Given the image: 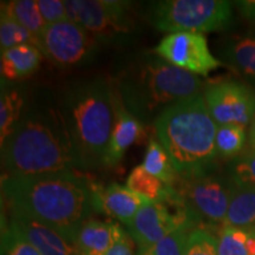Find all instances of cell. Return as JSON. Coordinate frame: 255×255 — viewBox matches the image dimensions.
<instances>
[{
	"mask_svg": "<svg viewBox=\"0 0 255 255\" xmlns=\"http://www.w3.org/2000/svg\"><path fill=\"white\" fill-rule=\"evenodd\" d=\"M228 178L235 187L255 188V150L232 159L228 165Z\"/></svg>",
	"mask_w": 255,
	"mask_h": 255,
	"instance_id": "cell-25",
	"label": "cell"
},
{
	"mask_svg": "<svg viewBox=\"0 0 255 255\" xmlns=\"http://www.w3.org/2000/svg\"><path fill=\"white\" fill-rule=\"evenodd\" d=\"M142 165L148 173L154 175L168 186L174 187V184L176 183L178 178L176 169L169 157L168 152L157 139L150 138L149 141L145 158Z\"/></svg>",
	"mask_w": 255,
	"mask_h": 255,
	"instance_id": "cell-19",
	"label": "cell"
},
{
	"mask_svg": "<svg viewBox=\"0 0 255 255\" xmlns=\"http://www.w3.org/2000/svg\"><path fill=\"white\" fill-rule=\"evenodd\" d=\"M79 255H83V254H79Z\"/></svg>",
	"mask_w": 255,
	"mask_h": 255,
	"instance_id": "cell-34",
	"label": "cell"
},
{
	"mask_svg": "<svg viewBox=\"0 0 255 255\" xmlns=\"http://www.w3.org/2000/svg\"><path fill=\"white\" fill-rule=\"evenodd\" d=\"M41 62V51L32 44H23L1 51V77L17 81L33 73Z\"/></svg>",
	"mask_w": 255,
	"mask_h": 255,
	"instance_id": "cell-15",
	"label": "cell"
},
{
	"mask_svg": "<svg viewBox=\"0 0 255 255\" xmlns=\"http://www.w3.org/2000/svg\"><path fill=\"white\" fill-rule=\"evenodd\" d=\"M248 144H250V149L255 150V116L250 126V131H248Z\"/></svg>",
	"mask_w": 255,
	"mask_h": 255,
	"instance_id": "cell-33",
	"label": "cell"
},
{
	"mask_svg": "<svg viewBox=\"0 0 255 255\" xmlns=\"http://www.w3.org/2000/svg\"><path fill=\"white\" fill-rule=\"evenodd\" d=\"M248 141L246 128L241 126H218L215 137V146L218 157L222 159H234L240 156Z\"/></svg>",
	"mask_w": 255,
	"mask_h": 255,
	"instance_id": "cell-23",
	"label": "cell"
},
{
	"mask_svg": "<svg viewBox=\"0 0 255 255\" xmlns=\"http://www.w3.org/2000/svg\"><path fill=\"white\" fill-rule=\"evenodd\" d=\"M223 226L237 228L255 227V188L234 186Z\"/></svg>",
	"mask_w": 255,
	"mask_h": 255,
	"instance_id": "cell-17",
	"label": "cell"
},
{
	"mask_svg": "<svg viewBox=\"0 0 255 255\" xmlns=\"http://www.w3.org/2000/svg\"><path fill=\"white\" fill-rule=\"evenodd\" d=\"M203 98L218 126H251L255 116V90L238 81L210 84L203 90Z\"/></svg>",
	"mask_w": 255,
	"mask_h": 255,
	"instance_id": "cell-10",
	"label": "cell"
},
{
	"mask_svg": "<svg viewBox=\"0 0 255 255\" xmlns=\"http://www.w3.org/2000/svg\"><path fill=\"white\" fill-rule=\"evenodd\" d=\"M117 223L89 219L83 223L75 245L83 255H105L113 245Z\"/></svg>",
	"mask_w": 255,
	"mask_h": 255,
	"instance_id": "cell-16",
	"label": "cell"
},
{
	"mask_svg": "<svg viewBox=\"0 0 255 255\" xmlns=\"http://www.w3.org/2000/svg\"><path fill=\"white\" fill-rule=\"evenodd\" d=\"M127 187L151 202H159L167 199L173 187L168 186L145 170L143 165H137L127 180Z\"/></svg>",
	"mask_w": 255,
	"mask_h": 255,
	"instance_id": "cell-20",
	"label": "cell"
},
{
	"mask_svg": "<svg viewBox=\"0 0 255 255\" xmlns=\"http://www.w3.org/2000/svg\"><path fill=\"white\" fill-rule=\"evenodd\" d=\"M173 188L182 197L197 225L223 227L234 190L228 177L214 173L178 176Z\"/></svg>",
	"mask_w": 255,
	"mask_h": 255,
	"instance_id": "cell-7",
	"label": "cell"
},
{
	"mask_svg": "<svg viewBox=\"0 0 255 255\" xmlns=\"http://www.w3.org/2000/svg\"><path fill=\"white\" fill-rule=\"evenodd\" d=\"M250 229L223 226L218 237L219 255H248Z\"/></svg>",
	"mask_w": 255,
	"mask_h": 255,
	"instance_id": "cell-27",
	"label": "cell"
},
{
	"mask_svg": "<svg viewBox=\"0 0 255 255\" xmlns=\"http://www.w3.org/2000/svg\"><path fill=\"white\" fill-rule=\"evenodd\" d=\"M1 255H41L7 222L2 223Z\"/></svg>",
	"mask_w": 255,
	"mask_h": 255,
	"instance_id": "cell-29",
	"label": "cell"
},
{
	"mask_svg": "<svg viewBox=\"0 0 255 255\" xmlns=\"http://www.w3.org/2000/svg\"><path fill=\"white\" fill-rule=\"evenodd\" d=\"M253 228H254V229H255V227H253Z\"/></svg>",
	"mask_w": 255,
	"mask_h": 255,
	"instance_id": "cell-35",
	"label": "cell"
},
{
	"mask_svg": "<svg viewBox=\"0 0 255 255\" xmlns=\"http://www.w3.org/2000/svg\"><path fill=\"white\" fill-rule=\"evenodd\" d=\"M70 20L84 28L97 43L119 41L133 28L130 5L115 0H66Z\"/></svg>",
	"mask_w": 255,
	"mask_h": 255,
	"instance_id": "cell-8",
	"label": "cell"
},
{
	"mask_svg": "<svg viewBox=\"0 0 255 255\" xmlns=\"http://www.w3.org/2000/svg\"><path fill=\"white\" fill-rule=\"evenodd\" d=\"M24 107V98L19 91L2 89L0 98V142L1 144L13 132L15 127L21 120V110Z\"/></svg>",
	"mask_w": 255,
	"mask_h": 255,
	"instance_id": "cell-22",
	"label": "cell"
},
{
	"mask_svg": "<svg viewBox=\"0 0 255 255\" xmlns=\"http://www.w3.org/2000/svg\"><path fill=\"white\" fill-rule=\"evenodd\" d=\"M38 8L46 25L69 19L65 2L60 0H37Z\"/></svg>",
	"mask_w": 255,
	"mask_h": 255,
	"instance_id": "cell-30",
	"label": "cell"
},
{
	"mask_svg": "<svg viewBox=\"0 0 255 255\" xmlns=\"http://www.w3.org/2000/svg\"><path fill=\"white\" fill-rule=\"evenodd\" d=\"M9 225L23 235L41 255H79L82 254L73 242L60 233L27 216L11 212Z\"/></svg>",
	"mask_w": 255,
	"mask_h": 255,
	"instance_id": "cell-13",
	"label": "cell"
},
{
	"mask_svg": "<svg viewBox=\"0 0 255 255\" xmlns=\"http://www.w3.org/2000/svg\"><path fill=\"white\" fill-rule=\"evenodd\" d=\"M238 4L245 15L255 19V1H241Z\"/></svg>",
	"mask_w": 255,
	"mask_h": 255,
	"instance_id": "cell-32",
	"label": "cell"
},
{
	"mask_svg": "<svg viewBox=\"0 0 255 255\" xmlns=\"http://www.w3.org/2000/svg\"><path fill=\"white\" fill-rule=\"evenodd\" d=\"M126 109L141 123H150L168 108L203 94L199 76L181 70L161 57H149L132 64L117 81Z\"/></svg>",
	"mask_w": 255,
	"mask_h": 255,
	"instance_id": "cell-4",
	"label": "cell"
},
{
	"mask_svg": "<svg viewBox=\"0 0 255 255\" xmlns=\"http://www.w3.org/2000/svg\"><path fill=\"white\" fill-rule=\"evenodd\" d=\"M95 43L84 28L70 19L46 25L38 37V49L59 68L78 65L90 58Z\"/></svg>",
	"mask_w": 255,
	"mask_h": 255,
	"instance_id": "cell-9",
	"label": "cell"
},
{
	"mask_svg": "<svg viewBox=\"0 0 255 255\" xmlns=\"http://www.w3.org/2000/svg\"><path fill=\"white\" fill-rule=\"evenodd\" d=\"M154 51L165 62L196 76H208L223 65L221 60L210 52L207 38L202 33H169L159 41Z\"/></svg>",
	"mask_w": 255,
	"mask_h": 255,
	"instance_id": "cell-11",
	"label": "cell"
},
{
	"mask_svg": "<svg viewBox=\"0 0 255 255\" xmlns=\"http://www.w3.org/2000/svg\"><path fill=\"white\" fill-rule=\"evenodd\" d=\"M227 62L255 89V39L242 38L232 41L225 51Z\"/></svg>",
	"mask_w": 255,
	"mask_h": 255,
	"instance_id": "cell-21",
	"label": "cell"
},
{
	"mask_svg": "<svg viewBox=\"0 0 255 255\" xmlns=\"http://www.w3.org/2000/svg\"><path fill=\"white\" fill-rule=\"evenodd\" d=\"M92 203L97 212L111 216L128 226L143 206L150 202L127 186L111 183L108 187L91 184Z\"/></svg>",
	"mask_w": 255,
	"mask_h": 255,
	"instance_id": "cell-12",
	"label": "cell"
},
{
	"mask_svg": "<svg viewBox=\"0 0 255 255\" xmlns=\"http://www.w3.org/2000/svg\"><path fill=\"white\" fill-rule=\"evenodd\" d=\"M151 24L161 32L223 31L233 23L232 2L226 0H165L157 1L149 12Z\"/></svg>",
	"mask_w": 255,
	"mask_h": 255,
	"instance_id": "cell-6",
	"label": "cell"
},
{
	"mask_svg": "<svg viewBox=\"0 0 255 255\" xmlns=\"http://www.w3.org/2000/svg\"><path fill=\"white\" fill-rule=\"evenodd\" d=\"M1 190L11 212L55 229L73 244L95 210L90 182L73 171L4 176Z\"/></svg>",
	"mask_w": 255,
	"mask_h": 255,
	"instance_id": "cell-1",
	"label": "cell"
},
{
	"mask_svg": "<svg viewBox=\"0 0 255 255\" xmlns=\"http://www.w3.org/2000/svg\"><path fill=\"white\" fill-rule=\"evenodd\" d=\"M6 176L73 171L83 169L62 113L37 111L25 116L1 144Z\"/></svg>",
	"mask_w": 255,
	"mask_h": 255,
	"instance_id": "cell-2",
	"label": "cell"
},
{
	"mask_svg": "<svg viewBox=\"0 0 255 255\" xmlns=\"http://www.w3.org/2000/svg\"><path fill=\"white\" fill-rule=\"evenodd\" d=\"M155 130L178 176L214 173L218 124L207 108L203 94L168 108L156 120Z\"/></svg>",
	"mask_w": 255,
	"mask_h": 255,
	"instance_id": "cell-3",
	"label": "cell"
},
{
	"mask_svg": "<svg viewBox=\"0 0 255 255\" xmlns=\"http://www.w3.org/2000/svg\"><path fill=\"white\" fill-rule=\"evenodd\" d=\"M190 232L187 228L177 229L151 246L138 250L137 255H184Z\"/></svg>",
	"mask_w": 255,
	"mask_h": 255,
	"instance_id": "cell-26",
	"label": "cell"
},
{
	"mask_svg": "<svg viewBox=\"0 0 255 255\" xmlns=\"http://www.w3.org/2000/svg\"><path fill=\"white\" fill-rule=\"evenodd\" d=\"M62 114L83 169L105 165L115 120L109 83L96 78L73 88Z\"/></svg>",
	"mask_w": 255,
	"mask_h": 255,
	"instance_id": "cell-5",
	"label": "cell"
},
{
	"mask_svg": "<svg viewBox=\"0 0 255 255\" xmlns=\"http://www.w3.org/2000/svg\"><path fill=\"white\" fill-rule=\"evenodd\" d=\"M184 255H219L218 237L199 227L189 233Z\"/></svg>",
	"mask_w": 255,
	"mask_h": 255,
	"instance_id": "cell-28",
	"label": "cell"
},
{
	"mask_svg": "<svg viewBox=\"0 0 255 255\" xmlns=\"http://www.w3.org/2000/svg\"><path fill=\"white\" fill-rule=\"evenodd\" d=\"M105 255H136L135 241L129 232L124 231L120 225H117L113 245Z\"/></svg>",
	"mask_w": 255,
	"mask_h": 255,
	"instance_id": "cell-31",
	"label": "cell"
},
{
	"mask_svg": "<svg viewBox=\"0 0 255 255\" xmlns=\"http://www.w3.org/2000/svg\"><path fill=\"white\" fill-rule=\"evenodd\" d=\"M23 44H32L38 46V39L30 31L17 23L14 19L7 14L1 13L0 15V46L1 51H6L12 47L23 45Z\"/></svg>",
	"mask_w": 255,
	"mask_h": 255,
	"instance_id": "cell-24",
	"label": "cell"
},
{
	"mask_svg": "<svg viewBox=\"0 0 255 255\" xmlns=\"http://www.w3.org/2000/svg\"><path fill=\"white\" fill-rule=\"evenodd\" d=\"M113 104L115 120L105 159V165L108 167H115L119 164L127 149L138 141L143 132L142 123L126 109L119 92L115 89H113Z\"/></svg>",
	"mask_w": 255,
	"mask_h": 255,
	"instance_id": "cell-14",
	"label": "cell"
},
{
	"mask_svg": "<svg viewBox=\"0 0 255 255\" xmlns=\"http://www.w3.org/2000/svg\"><path fill=\"white\" fill-rule=\"evenodd\" d=\"M1 13L7 14L14 19L17 23L30 31L34 37L39 34L45 28L46 24L41 17L38 8L37 0H12V1L1 2Z\"/></svg>",
	"mask_w": 255,
	"mask_h": 255,
	"instance_id": "cell-18",
	"label": "cell"
}]
</instances>
